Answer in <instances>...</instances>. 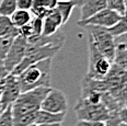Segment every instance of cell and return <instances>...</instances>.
I'll list each match as a JSON object with an SVG mask.
<instances>
[{"label": "cell", "instance_id": "cell-31", "mask_svg": "<svg viewBox=\"0 0 127 126\" xmlns=\"http://www.w3.org/2000/svg\"><path fill=\"white\" fill-rule=\"evenodd\" d=\"M3 111H4V107L2 106V104H1V103H0V114H1V113L3 112Z\"/></svg>", "mask_w": 127, "mask_h": 126}, {"label": "cell", "instance_id": "cell-8", "mask_svg": "<svg viewBox=\"0 0 127 126\" xmlns=\"http://www.w3.org/2000/svg\"><path fill=\"white\" fill-rule=\"evenodd\" d=\"M41 110L51 113H67L68 102L65 93L57 89H51L42 101Z\"/></svg>", "mask_w": 127, "mask_h": 126}, {"label": "cell", "instance_id": "cell-22", "mask_svg": "<svg viewBox=\"0 0 127 126\" xmlns=\"http://www.w3.org/2000/svg\"><path fill=\"white\" fill-rule=\"evenodd\" d=\"M35 113H30V114H25V115H21V116H18V117H13L12 126H28L30 124H33L34 119H35Z\"/></svg>", "mask_w": 127, "mask_h": 126}, {"label": "cell", "instance_id": "cell-21", "mask_svg": "<svg viewBox=\"0 0 127 126\" xmlns=\"http://www.w3.org/2000/svg\"><path fill=\"white\" fill-rule=\"evenodd\" d=\"M106 7L121 15H125L126 0H106Z\"/></svg>", "mask_w": 127, "mask_h": 126}, {"label": "cell", "instance_id": "cell-13", "mask_svg": "<svg viewBox=\"0 0 127 126\" xmlns=\"http://www.w3.org/2000/svg\"><path fill=\"white\" fill-rule=\"evenodd\" d=\"M66 113H51L39 109L35 113V124H62L65 120Z\"/></svg>", "mask_w": 127, "mask_h": 126}, {"label": "cell", "instance_id": "cell-23", "mask_svg": "<svg viewBox=\"0 0 127 126\" xmlns=\"http://www.w3.org/2000/svg\"><path fill=\"white\" fill-rule=\"evenodd\" d=\"M13 116L11 111V105H8L4 111L0 114V126H12Z\"/></svg>", "mask_w": 127, "mask_h": 126}, {"label": "cell", "instance_id": "cell-28", "mask_svg": "<svg viewBox=\"0 0 127 126\" xmlns=\"http://www.w3.org/2000/svg\"><path fill=\"white\" fill-rule=\"evenodd\" d=\"M9 71L7 70L6 66H4V63L3 60L0 59V79H4V78L7 77L8 75H9Z\"/></svg>", "mask_w": 127, "mask_h": 126}, {"label": "cell", "instance_id": "cell-27", "mask_svg": "<svg viewBox=\"0 0 127 126\" xmlns=\"http://www.w3.org/2000/svg\"><path fill=\"white\" fill-rule=\"evenodd\" d=\"M58 1H59V0H42V2H43V6L46 8L47 10L55 9Z\"/></svg>", "mask_w": 127, "mask_h": 126}, {"label": "cell", "instance_id": "cell-7", "mask_svg": "<svg viewBox=\"0 0 127 126\" xmlns=\"http://www.w3.org/2000/svg\"><path fill=\"white\" fill-rule=\"evenodd\" d=\"M125 15H121L117 12L113 11V10L105 8V9L101 10L100 12L92 15L91 18L83 21H78L79 27H88V25H93V27H99V28H111L117 23Z\"/></svg>", "mask_w": 127, "mask_h": 126}, {"label": "cell", "instance_id": "cell-30", "mask_svg": "<svg viewBox=\"0 0 127 126\" xmlns=\"http://www.w3.org/2000/svg\"><path fill=\"white\" fill-rule=\"evenodd\" d=\"M36 126H62V124H36Z\"/></svg>", "mask_w": 127, "mask_h": 126}, {"label": "cell", "instance_id": "cell-4", "mask_svg": "<svg viewBox=\"0 0 127 126\" xmlns=\"http://www.w3.org/2000/svg\"><path fill=\"white\" fill-rule=\"evenodd\" d=\"M75 113L78 121H91V122H106L111 115L104 104H92L84 98H81L75 106Z\"/></svg>", "mask_w": 127, "mask_h": 126}, {"label": "cell", "instance_id": "cell-24", "mask_svg": "<svg viewBox=\"0 0 127 126\" xmlns=\"http://www.w3.org/2000/svg\"><path fill=\"white\" fill-rule=\"evenodd\" d=\"M30 24L32 27V31H33V36L42 35V31H43V19L36 18V17H32Z\"/></svg>", "mask_w": 127, "mask_h": 126}, {"label": "cell", "instance_id": "cell-26", "mask_svg": "<svg viewBox=\"0 0 127 126\" xmlns=\"http://www.w3.org/2000/svg\"><path fill=\"white\" fill-rule=\"evenodd\" d=\"M76 126H105L104 122H91V121H78Z\"/></svg>", "mask_w": 127, "mask_h": 126}, {"label": "cell", "instance_id": "cell-10", "mask_svg": "<svg viewBox=\"0 0 127 126\" xmlns=\"http://www.w3.org/2000/svg\"><path fill=\"white\" fill-rule=\"evenodd\" d=\"M63 25V19L62 15L58 13L56 9L49 10L46 17L43 19V31L42 35L49 36L57 32Z\"/></svg>", "mask_w": 127, "mask_h": 126}, {"label": "cell", "instance_id": "cell-14", "mask_svg": "<svg viewBox=\"0 0 127 126\" xmlns=\"http://www.w3.org/2000/svg\"><path fill=\"white\" fill-rule=\"evenodd\" d=\"M75 7H76L75 0H60V1L57 2L55 9L58 11V13L62 15L63 24L68 22L71 13H72V10L75 9Z\"/></svg>", "mask_w": 127, "mask_h": 126}, {"label": "cell", "instance_id": "cell-5", "mask_svg": "<svg viewBox=\"0 0 127 126\" xmlns=\"http://www.w3.org/2000/svg\"><path fill=\"white\" fill-rule=\"evenodd\" d=\"M84 28L88 30L89 37L92 40L97 51L113 64L115 53L114 37L104 28L93 27V25H88Z\"/></svg>", "mask_w": 127, "mask_h": 126}, {"label": "cell", "instance_id": "cell-6", "mask_svg": "<svg viewBox=\"0 0 127 126\" xmlns=\"http://www.w3.org/2000/svg\"><path fill=\"white\" fill-rule=\"evenodd\" d=\"M26 48H28V38L23 37L21 35H17L13 40V43L8 52L6 58L3 59L4 66L7 70L11 73V71L21 63V60L24 58Z\"/></svg>", "mask_w": 127, "mask_h": 126}, {"label": "cell", "instance_id": "cell-15", "mask_svg": "<svg viewBox=\"0 0 127 126\" xmlns=\"http://www.w3.org/2000/svg\"><path fill=\"white\" fill-rule=\"evenodd\" d=\"M33 15L31 14L30 11H25V10H19L17 9L13 13L10 15V20H11L12 24L17 29H20L23 25L30 23Z\"/></svg>", "mask_w": 127, "mask_h": 126}, {"label": "cell", "instance_id": "cell-17", "mask_svg": "<svg viewBox=\"0 0 127 126\" xmlns=\"http://www.w3.org/2000/svg\"><path fill=\"white\" fill-rule=\"evenodd\" d=\"M113 37H116V36H121L123 34H126L127 32V23H126V18L123 17L122 19L118 21L117 23H115L113 27L105 29Z\"/></svg>", "mask_w": 127, "mask_h": 126}, {"label": "cell", "instance_id": "cell-18", "mask_svg": "<svg viewBox=\"0 0 127 126\" xmlns=\"http://www.w3.org/2000/svg\"><path fill=\"white\" fill-rule=\"evenodd\" d=\"M17 10V0H0V15L9 17Z\"/></svg>", "mask_w": 127, "mask_h": 126}, {"label": "cell", "instance_id": "cell-20", "mask_svg": "<svg viewBox=\"0 0 127 126\" xmlns=\"http://www.w3.org/2000/svg\"><path fill=\"white\" fill-rule=\"evenodd\" d=\"M14 37L15 36H2V37H0V59L1 60L6 58Z\"/></svg>", "mask_w": 127, "mask_h": 126}, {"label": "cell", "instance_id": "cell-32", "mask_svg": "<svg viewBox=\"0 0 127 126\" xmlns=\"http://www.w3.org/2000/svg\"><path fill=\"white\" fill-rule=\"evenodd\" d=\"M28 126H36L35 123H33V124H30V125H28Z\"/></svg>", "mask_w": 127, "mask_h": 126}, {"label": "cell", "instance_id": "cell-9", "mask_svg": "<svg viewBox=\"0 0 127 126\" xmlns=\"http://www.w3.org/2000/svg\"><path fill=\"white\" fill-rule=\"evenodd\" d=\"M20 94H21V90L17 76H13L11 73H9L4 78V86H3V91H2L1 94V99H0V103L6 109L8 105H11L13 102L19 98Z\"/></svg>", "mask_w": 127, "mask_h": 126}, {"label": "cell", "instance_id": "cell-11", "mask_svg": "<svg viewBox=\"0 0 127 126\" xmlns=\"http://www.w3.org/2000/svg\"><path fill=\"white\" fill-rule=\"evenodd\" d=\"M115 53L113 64L125 69L126 68V58H127V46H126V34L114 37Z\"/></svg>", "mask_w": 127, "mask_h": 126}, {"label": "cell", "instance_id": "cell-16", "mask_svg": "<svg viewBox=\"0 0 127 126\" xmlns=\"http://www.w3.org/2000/svg\"><path fill=\"white\" fill-rule=\"evenodd\" d=\"M19 35L18 29L12 24L9 17L0 15V37L2 36H17Z\"/></svg>", "mask_w": 127, "mask_h": 126}, {"label": "cell", "instance_id": "cell-1", "mask_svg": "<svg viewBox=\"0 0 127 126\" xmlns=\"http://www.w3.org/2000/svg\"><path fill=\"white\" fill-rule=\"evenodd\" d=\"M52 59H44L31 65L17 76L21 93L39 87H51Z\"/></svg>", "mask_w": 127, "mask_h": 126}, {"label": "cell", "instance_id": "cell-29", "mask_svg": "<svg viewBox=\"0 0 127 126\" xmlns=\"http://www.w3.org/2000/svg\"><path fill=\"white\" fill-rule=\"evenodd\" d=\"M3 86H4V79H0V99H1V94L3 91Z\"/></svg>", "mask_w": 127, "mask_h": 126}, {"label": "cell", "instance_id": "cell-3", "mask_svg": "<svg viewBox=\"0 0 127 126\" xmlns=\"http://www.w3.org/2000/svg\"><path fill=\"white\" fill-rule=\"evenodd\" d=\"M112 63L97 51L92 40L89 37V68L87 78L94 80H103L110 71Z\"/></svg>", "mask_w": 127, "mask_h": 126}, {"label": "cell", "instance_id": "cell-19", "mask_svg": "<svg viewBox=\"0 0 127 126\" xmlns=\"http://www.w3.org/2000/svg\"><path fill=\"white\" fill-rule=\"evenodd\" d=\"M48 11L49 10H47L46 8L43 6L42 0H33V3H32V7L30 9V12L33 17L44 19V18L46 17V14L48 13Z\"/></svg>", "mask_w": 127, "mask_h": 126}, {"label": "cell", "instance_id": "cell-12", "mask_svg": "<svg viewBox=\"0 0 127 126\" xmlns=\"http://www.w3.org/2000/svg\"><path fill=\"white\" fill-rule=\"evenodd\" d=\"M79 8H80V11H81L80 20L79 21H83L91 18L92 15L100 12L101 10L107 8L106 0H87Z\"/></svg>", "mask_w": 127, "mask_h": 126}, {"label": "cell", "instance_id": "cell-25", "mask_svg": "<svg viewBox=\"0 0 127 126\" xmlns=\"http://www.w3.org/2000/svg\"><path fill=\"white\" fill-rule=\"evenodd\" d=\"M33 0H17V9L30 11Z\"/></svg>", "mask_w": 127, "mask_h": 126}, {"label": "cell", "instance_id": "cell-2", "mask_svg": "<svg viewBox=\"0 0 127 126\" xmlns=\"http://www.w3.org/2000/svg\"><path fill=\"white\" fill-rule=\"evenodd\" d=\"M52 87H39L33 90L23 92L19 98L11 104L12 116L18 117L21 115L35 113L41 109L42 101L46 96V94L51 91Z\"/></svg>", "mask_w": 127, "mask_h": 126}]
</instances>
